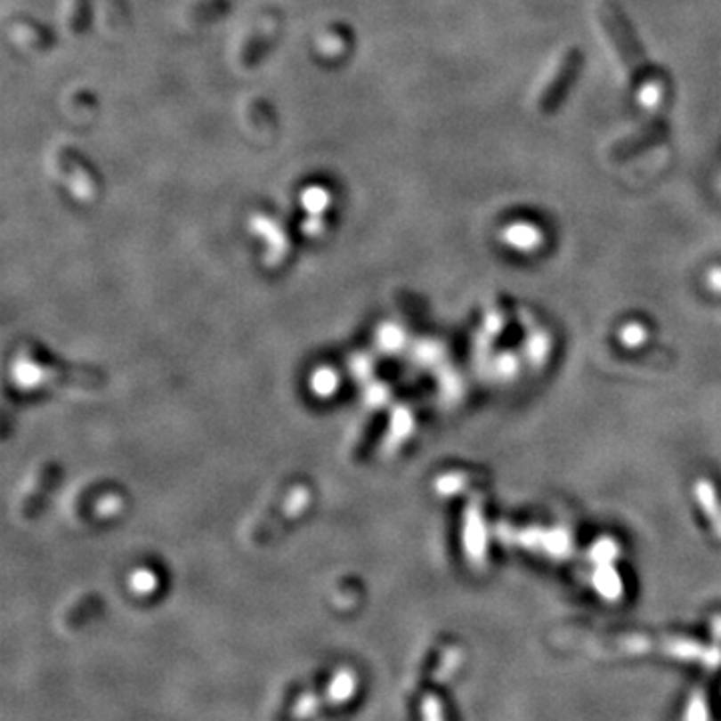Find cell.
Returning a JSON list of instances; mask_svg holds the SVG:
<instances>
[{"label": "cell", "instance_id": "6da1fadb", "mask_svg": "<svg viewBox=\"0 0 721 721\" xmlns=\"http://www.w3.org/2000/svg\"><path fill=\"white\" fill-rule=\"evenodd\" d=\"M54 166L62 179H67L72 189L77 190V195L83 197H94L99 195L101 190V181L99 173L94 171V166L88 163L85 155H80L78 150L72 147H59L54 150Z\"/></svg>", "mask_w": 721, "mask_h": 721}, {"label": "cell", "instance_id": "7a4b0ae2", "mask_svg": "<svg viewBox=\"0 0 721 721\" xmlns=\"http://www.w3.org/2000/svg\"><path fill=\"white\" fill-rule=\"evenodd\" d=\"M279 30H280L279 16H271V14L264 16L263 22L256 24V28L248 32L247 38L243 40V45H240L239 67H243V69L256 67V64H259L264 56H267L271 46L275 45Z\"/></svg>", "mask_w": 721, "mask_h": 721}, {"label": "cell", "instance_id": "3957f363", "mask_svg": "<svg viewBox=\"0 0 721 721\" xmlns=\"http://www.w3.org/2000/svg\"><path fill=\"white\" fill-rule=\"evenodd\" d=\"M355 45V38H352L351 30L344 27V24H331L323 30L319 40L317 51L327 56V59H341V56L347 54L351 51V46Z\"/></svg>", "mask_w": 721, "mask_h": 721}, {"label": "cell", "instance_id": "277c9868", "mask_svg": "<svg viewBox=\"0 0 721 721\" xmlns=\"http://www.w3.org/2000/svg\"><path fill=\"white\" fill-rule=\"evenodd\" d=\"M525 543L539 545V547L553 557H565L569 551H571V537L563 529H551V531H527L525 533ZM527 545V547H529Z\"/></svg>", "mask_w": 721, "mask_h": 721}, {"label": "cell", "instance_id": "5b68a950", "mask_svg": "<svg viewBox=\"0 0 721 721\" xmlns=\"http://www.w3.org/2000/svg\"><path fill=\"white\" fill-rule=\"evenodd\" d=\"M695 497H697V503H700L701 509L705 511V515H708L713 531H716V535L721 539V505H719L716 489H713L709 481L701 479L700 483L695 485Z\"/></svg>", "mask_w": 721, "mask_h": 721}, {"label": "cell", "instance_id": "8992f818", "mask_svg": "<svg viewBox=\"0 0 721 721\" xmlns=\"http://www.w3.org/2000/svg\"><path fill=\"white\" fill-rule=\"evenodd\" d=\"M247 112V123L251 125L255 131H275L277 126V118H275V110L271 109V104L261 99V96H253L251 101L247 102L245 107Z\"/></svg>", "mask_w": 721, "mask_h": 721}, {"label": "cell", "instance_id": "52a82bcc", "mask_svg": "<svg viewBox=\"0 0 721 721\" xmlns=\"http://www.w3.org/2000/svg\"><path fill=\"white\" fill-rule=\"evenodd\" d=\"M93 14V0H69L67 12H64V20H67V28L70 35H83L91 24Z\"/></svg>", "mask_w": 721, "mask_h": 721}, {"label": "cell", "instance_id": "ba28073f", "mask_svg": "<svg viewBox=\"0 0 721 721\" xmlns=\"http://www.w3.org/2000/svg\"><path fill=\"white\" fill-rule=\"evenodd\" d=\"M14 36H19L24 45L40 48V51H46V46L54 43L51 30H46L43 24L35 20H20L14 28Z\"/></svg>", "mask_w": 721, "mask_h": 721}, {"label": "cell", "instance_id": "9c48e42d", "mask_svg": "<svg viewBox=\"0 0 721 721\" xmlns=\"http://www.w3.org/2000/svg\"><path fill=\"white\" fill-rule=\"evenodd\" d=\"M232 8V0H198V3L189 11V19L197 24L213 22L229 14Z\"/></svg>", "mask_w": 721, "mask_h": 721}, {"label": "cell", "instance_id": "30bf717a", "mask_svg": "<svg viewBox=\"0 0 721 721\" xmlns=\"http://www.w3.org/2000/svg\"><path fill=\"white\" fill-rule=\"evenodd\" d=\"M593 585H595L599 595H604L605 599H617L621 595L620 573L615 571L612 563H604L595 569V575H593Z\"/></svg>", "mask_w": 721, "mask_h": 721}, {"label": "cell", "instance_id": "8fae6325", "mask_svg": "<svg viewBox=\"0 0 721 721\" xmlns=\"http://www.w3.org/2000/svg\"><path fill=\"white\" fill-rule=\"evenodd\" d=\"M617 555H620V547H617V543L613 539H599L589 551V557L595 561L597 565L613 563Z\"/></svg>", "mask_w": 721, "mask_h": 721}, {"label": "cell", "instance_id": "7c38bea8", "mask_svg": "<svg viewBox=\"0 0 721 721\" xmlns=\"http://www.w3.org/2000/svg\"><path fill=\"white\" fill-rule=\"evenodd\" d=\"M525 352H527V359H531L533 363H543V359L547 357V352H549L547 335L535 333L529 336L527 344H525Z\"/></svg>", "mask_w": 721, "mask_h": 721}, {"label": "cell", "instance_id": "4fadbf2b", "mask_svg": "<svg viewBox=\"0 0 721 721\" xmlns=\"http://www.w3.org/2000/svg\"><path fill=\"white\" fill-rule=\"evenodd\" d=\"M645 339H647V331H645L644 325L628 323L625 327H621L620 341L625 344V347L636 349V347H639V344H644Z\"/></svg>", "mask_w": 721, "mask_h": 721}, {"label": "cell", "instance_id": "5bb4252c", "mask_svg": "<svg viewBox=\"0 0 721 721\" xmlns=\"http://www.w3.org/2000/svg\"><path fill=\"white\" fill-rule=\"evenodd\" d=\"M495 367H497L495 373H497V377H499V379H511V377H515L519 373L517 359L513 355H507V352H505V355L497 357Z\"/></svg>", "mask_w": 721, "mask_h": 721}]
</instances>
